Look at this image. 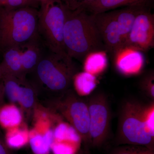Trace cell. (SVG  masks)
<instances>
[{"label": "cell", "mask_w": 154, "mask_h": 154, "mask_svg": "<svg viewBox=\"0 0 154 154\" xmlns=\"http://www.w3.org/2000/svg\"><path fill=\"white\" fill-rule=\"evenodd\" d=\"M38 1H40V2H41V0H38Z\"/></svg>", "instance_id": "obj_29"}, {"label": "cell", "mask_w": 154, "mask_h": 154, "mask_svg": "<svg viewBox=\"0 0 154 154\" xmlns=\"http://www.w3.org/2000/svg\"><path fill=\"white\" fill-rule=\"evenodd\" d=\"M146 105L135 100H127L123 103L119 118V144L143 146L154 150V135L146 123Z\"/></svg>", "instance_id": "obj_3"}, {"label": "cell", "mask_w": 154, "mask_h": 154, "mask_svg": "<svg viewBox=\"0 0 154 154\" xmlns=\"http://www.w3.org/2000/svg\"><path fill=\"white\" fill-rule=\"evenodd\" d=\"M0 77H1V71H0Z\"/></svg>", "instance_id": "obj_28"}, {"label": "cell", "mask_w": 154, "mask_h": 154, "mask_svg": "<svg viewBox=\"0 0 154 154\" xmlns=\"http://www.w3.org/2000/svg\"><path fill=\"white\" fill-rule=\"evenodd\" d=\"M27 139L25 135L21 133L11 134L8 135L7 143L10 147L19 148L25 144Z\"/></svg>", "instance_id": "obj_23"}, {"label": "cell", "mask_w": 154, "mask_h": 154, "mask_svg": "<svg viewBox=\"0 0 154 154\" xmlns=\"http://www.w3.org/2000/svg\"><path fill=\"white\" fill-rule=\"evenodd\" d=\"M1 53L2 54V60L0 63L1 77L14 76L23 71L19 47L9 48Z\"/></svg>", "instance_id": "obj_13"}, {"label": "cell", "mask_w": 154, "mask_h": 154, "mask_svg": "<svg viewBox=\"0 0 154 154\" xmlns=\"http://www.w3.org/2000/svg\"><path fill=\"white\" fill-rule=\"evenodd\" d=\"M54 133L48 130L43 135L36 134L30 138V144L34 154H48L54 140Z\"/></svg>", "instance_id": "obj_16"}, {"label": "cell", "mask_w": 154, "mask_h": 154, "mask_svg": "<svg viewBox=\"0 0 154 154\" xmlns=\"http://www.w3.org/2000/svg\"><path fill=\"white\" fill-rule=\"evenodd\" d=\"M0 154H8L5 143L0 140Z\"/></svg>", "instance_id": "obj_25"}, {"label": "cell", "mask_w": 154, "mask_h": 154, "mask_svg": "<svg viewBox=\"0 0 154 154\" xmlns=\"http://www.w3.org/2000/svg\"><path fill=\"white\" fill-rule=\"evenodd\" d=\"M63 41L65 51L72 59L84 60L91 53L106 52L93 14L84 9H67Z\"/></svg>", "instance_id": "obj_1"}, {"label": "cell", "mask_w": 154, "mask_h": 154, "mask_svg": "<svg viewBox=\"0 0 154 154\" xmlns=\"http://www.w3.org/2000/svg\"><path fill=\"white\" fill-rule=\"evenodd\" d=\"M154 0H95L84 7V10L92 14L113 11L121 7L140 6L149 7Z\"/></svg>", "instance_id": "obj_11"}, {"label": "cell", "mask_w": 154, "mask_h": 154, "mask_svg": "<svg viewBox=\"0 0 154 154\" xmlns=\"http://www.w3.org/2000/svg\"><path fill=\"white\" fill-rule=\"evenodd\" d=\"M33 96V92L31 88L21 86L18 101L24 107H30L34 102Z\"/></svg>", "instance_id": "obj_22"}, {"label": "cell", "mask_w": 154, "mask_h": 154, "mask_svg": "<svg viewBox=\"0 0 154 154\" xmlns=\"http://www.w3.org/2000/svg\"><path fill=\"white\" fill-rule=\"evenodd\" d=\"M154 74L153 71L149 72L142 78L140 81V89L151 99H154Z\"/></svg>", "instance_id": "obj_21"}, {"label": "cell", "mask_w": 154, "mask_h": 154, "mask_svg": "<svg viewBox=\"0 0 154 154\" xmlns=\"http://www.w3.org/2000/svg\"><path fill=\"white\" fill-rule=\"evenodd\" d=\"M149 7L134 6L124 7L113 10L119 23L123 36L124 45L138 14L143 9ZM123 45V46H124Z\"/></svg>", "instance_id": "obj_14"}, {"label": "cell", "mask_w": 154, "mask_h": 154, "mask_svg": "<svg viewBox=\"0 0 154 154\" xmlns=\"http://www.w3.org/2000/svg\"><path fill=\"white\" fill-rule=\"evenodd\" d=\"M3 2V0H0V5H2Z\"/></svg>", "instance_id": "obj_27"}, {"label": "cell", "mask_w": 154, "mask_h": 154, "mask_svg": "<svg viewBox=\"0 0 154 154\" xmlns=\"http://www.w3.org/2000/svg\"><path fill=\"white\" fill-rule=\"evenodd\" d=\"M110 154H154V151L143 146L123 145L114 149Z\"/></svg>", "instance_id": "obj_20"}, {"label": "cell", "mask_w": 154, "mask_h": 154, "mask_svg": "<svg viewBox=\"0 0 154 154\" xmlns=\"http://www.w3.org/2000/svg\"><path fill=\"white\" fill-rule=\"evenodd\" d=\"M90 116V143L94 147L100 146L109 134L110 111L105 95L98 94L90 98L87 103Z\"/></svg>", "instance_id": "obj_6"}, {"label": "cell", "mask_w": 154, "mask_h": 154, "mask_svg": "<svg viewBox=\"0 0 154 154\" xmlns=\"http://www.w3.org/2000/svg\"><path fill=\"white\" fill-rule=\"evenodd\" d=\"M53 143L51 148L54 154H74V149L69 144L62 141Z\"/></svg>", "instance_id": "obj_24"}, {"label": "cell", "mask_w": 154, "mask_h": 154, "mask_svg": "<svg viewBox=\"0 0 154 154\" xmlns=\"http://www.w3.org/2000/svg\"><path fill=\"white\" fill-rule=\"evenodd\" d=\"M67 9L60 0H41L38 9V36L47 49L65 51L63 32Z\"/></svg>", "instance_id": "obj_4"}, {"label": "cell", "mask_w": 154, "mask_h": 154, "mask_svg": "<svg viewBox=\"0 0 154 154\" xmlns=\"http://www.w3.org/2000/svg\"><path fill=\"white\" fill-rule=\"evenodd\" d=\"M67 114L73 127L87 143H90L89 135L90 116L88 104L83 101H75L69 105Z\"/></svg>", "instance_id": "obj_10"}, {"label": "cell", "mask_w": 154, "mask_h": 154, "mask_svg": "<svg viewBox=\"0 0 154 154\" xmlns=\"http://www.w3.org/2000/svg\"><path fill=\"white\" fill-rule=\"evenodd\" d=\"M154 47V15L150 8H146L136 17L123 48H128L143 52Z\"/></svg>", "instance_id": "obj_7"}, {"label": "cell", "mask_w": 154, "mask_h": 154, "mask_svg": "<svg viewBox=\"0 0 154 154\" xmlns=\"http://www.w3.org/2000/svg\"><path fill=\"white\" fill-rule=\"evenodd\" d=\"M74 85L80 95L88 96L96 88L97 85L96 77L87 72H82L75 76Z\"/></svg>", "instance_id": "obj_17"}, {"label": "cell", "mask_w": 154, "mask_h": 154, "mask_svg": "<svg viewBox=\"0 0 154 154\" xmlns=\"http://www.w3.org/2000/svg\"><path fill=\"white\" fill-rule=\"evenodd\" d=\"M45 48L38 36L19 47L23 71L36 68Z\"/></svg>", "instance_id": "obj_12"}, {"label": "cell", "mask_w": 154, "mask_h": 154, "mask_svg": "<svg viewBox=\"0 0 154 154\" xmlns=\"http://www.w3.org/2000/svg\"><path fill=\"white\" fill-rule=\"evenodd\" d=\"M106 52L96 51L88 54L84 60L85 72L96 76L105 71L108 63Z\"/></svg>", "instance_id": "obj_15"}, {"label": "cell", "mask_w": 154, "mask_h": 154, "mask_svg": "<svg viewBox=\"0 0 154 154\" xmlns=\"http://www.w3.org/2000/svg\"><path fill=\"white\" fill-rule=\"evenodd\" d=\"M113 57L118 71L125 76L138 74L142 70L144 64L142 52L132 48H122Z\"/></svg>", "instance_id": "obj_9"}, {"label": "cell", "mask_w": 154, "mask_h": 154, "mask_svg": "<svg viewBox=\"0 0 154 154\" xmlns=\"http://www.w3.org/2000/svg\"><path fill=\"white\" fill-rule=\"evenodd\" d=\"M34 69L41 84L52 91H60L68 87L75 67L73 59L66 53H57L45 48Z\"/></svg>", "instance_id": "obj_5"}, {"label": "cell", "mask_w": 154, "mask_h": 154, "mask_svg": "<svg viewBox=\"0 0 154 154\" xmlns=\"http://www.w3.org/2000/svg\"><path fill=\"white\" fill-rule=\"evenodd\" d=\"M38 14L35 7L9 9L0 5V52L38 37Z\"/></svg>", "instance_id": "obj_2"}, {"label": "cell", "mask_w": 154, "mask_h": 154, "mask_svg": "<svg viewBox=\"0 0 154 154\" xmlns=\"http://www.w3.org/2000/svg\"><path fill=\"white\" fill-rule=\"evenodd\" d=\"M54 136L58 141H68L71 142L77 143L79 141V135L73 126L66 123H61L55 128Z\"/></svg>", "instance_id": "obj_19"}, {"label": "cell", "mask_w": 154, "mask_h": 154, "mask_svg": "<svg viewBox=\"0 0 154 154\" xmlns=\"http://www.w3.org/2000/svg\"><path fill=\"white\" fill-rule=\"evenodd\" d=\"M102 41L105 51L114 57L123 48L124 42L121 28L113 11L93 14Z\"/></svg>", "instance_id": "obj_8"}, {"label": "cell", "mask_w": 154, "mask_h": 154, "mask_svg": "<svg viewBox=\"0 0 154 154\" xmlns=\"http://www.w3.org/2000/svg\"><path fill=\"white\" fill-rule=\"evenodd\" d=\"M22 115L14 106H6L0 110V123L5 127H12L20 124Z\"/></svg>", "instance_id": "obj_18"}, {"label": "cell", "mask_w": 154, "mask_h": 154, "mask_svg": "<svg viewBox=\"0 0 154 154\" xmlns=\"http://www.w3.org/2000/svg\"><path fill=\"white\" fill-rule=\"evenodd\" d=\"M4 88V86L0 85V91H1V90H2V89H3V88Z\"/></svg>", "instance_id": "obj_26"}]
</instances>
